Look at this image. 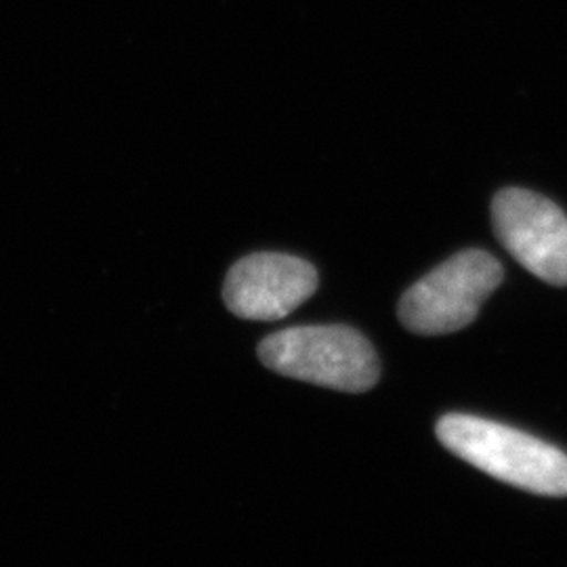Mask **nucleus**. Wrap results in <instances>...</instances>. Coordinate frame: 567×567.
<instances>
[{
	"mask_svg": "<svg viewBox=\"0 0 567 567\" xmlns=\"http://www.w3.org/2000/svg\"><path fill=\"white\" fill-rule=\"evenodd\" d=\"M435 433L452 454L498 482L532 494L567 496V454L559 447L468 414H447Z\"/></svg>",
	"mask_w": 567,
	"mask_h": 567,
	"instance_id": "obj_1",
	"label": "nucleus"
},
{
	"mask_svg": "<svg viewBox=\"0 0 567 567\" xmlns=\"http://www.w3.org/2000/svg\"><path fill=\"white\" fill-rule=\"evenodd\" d=\"M265 368L305 383L362 393L379 383L381 364L372 344L349 326H299L259 344Z\"/></svg>",
	"mask_w": 567,
	"mask_h": 567,
	"instance_id": "obj_2",
	"label": "nucleus"
},
{
	"mask_svg": "<svg viewBox=\"0 0 567 567\" xmlns=\"http://www.w3.org/2000/svg\"><path fill=\"white\" fill-rule=\"evenodd\" d=\"M503 278L505 269L496 257L480 248L463 250L405 290L398 307L400 322L423 337L463 330Z\"/></svg>",
	"mask_w": 567,
	"mask_h": 567,
	"instance_id": "obj_3",
	"label": "nucleus"
},
{
	"mask_svg": "<svg viewBox=\"0 0 567 567\" xmlns=\"http://www.w3.org/2000/svg\"><path fill=\"white\" fill-rule=\"evenodd\" d=\"M492 225L508 255L550 286L567 284V215L545 196L507 187L492 200Z\"/></svg>",
	"mask_w": 567,
	"mask_h": 567,
	"instance_id": "obj_4",
	"label": "nucleus"
},
{
	"mask_svg": "<svg viewBox=\"0 0 567 567\" xmlns=\"http://www.w3.org/2000/svg\"><path fill=\"white\" fill-rule=\"evenodd\" d=\"M316 288L313 265L282 252H255L229 269L224 301L238 318L276 322L303 305Z\"/></svg>",
	"mask_w": 567,
	"mask_h": 567,
	"instance_id": "obj_5",
	"label": "nucleus"
}]
</instances>
